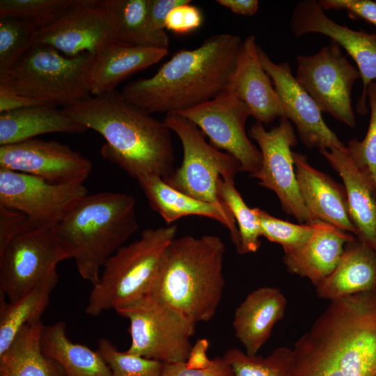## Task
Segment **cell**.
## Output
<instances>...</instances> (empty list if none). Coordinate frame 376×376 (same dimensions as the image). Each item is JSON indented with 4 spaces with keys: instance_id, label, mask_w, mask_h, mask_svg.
Here are the masks:
<instances>
[{
    "instance_id": "6da1fadb",
    "label": "cell",
    "mask_w": 376,
    "mask_h": 376,
    "mask_svg": "<svg viewBox=\"0 0 376 376\" xmlns=\"http://www.w3.org/2000/svg\"><path fill=\"white\" fill-rule=\"evenodd\" d=\"M292 352L291 376H376V290L330 301Z\"/></svg>"
},
{
    "instance_id": "7a4b0ae2",
    "label": "cell",
    "mask_w": 376,
    "mask_h": 376,
    "mask_svg": "<svg viewBox=\"0 0 376 376\" xmlns=\"http://www.w3.org/2000/svg\"><path fill=\"white\" fill-rule=\"evenodd\" d=\"M62 111L99 133L106 141L102 156L136 180L150 175L165 179L173 172L171 130L125 100L120 92L92 95Z\"/></svg>"
},
{
    "instance_id": "3957f363",
    "label": "cell",
    "mask_w": 376,
    "mask_h": 376,
    "mask_svg": "<svg viewBox=\"0 0 376 376\" xmlns=\"http://www.w3.org/2000/svg\"><path fill=\"white\" fill-rule=\"evenodd\" d=\"M243 41L218 33L194 49L176 52L152 77L128 82L123 98L148 113H180L217 97L227 89Z\"/></svg>"
},
{
    "instance_id": "277c9868",
    "label": "cell",
    "mask_w": 376,
    "mask_h": 376,
    "mask_svg": "<svg viewBox=\"0 0 376 376\" xmlns=\"http://www.w3.org/2000/svg\"><path fill=\"white\" fill-rule=\"evenodd\" d=\"M224 242L205 235L175 237L168 246L149 294L195 324L212 320L221 301Z\"/></svg>"
},
{
    "instance_id": "5b68a950",
    "label": "cell",
    "mask_w": 376,
    "mask_h": 376,
    "mask_svg": "<svg viewBox=\"0 0 376 376\" xmlns=\"http://www.w3.org/2000/svg\"><path fill=\"white\" fill-rule=\"evenodd\" d=\"M135 205L124 193L87 194L51 230L82 279L97 283L107 260L139 229Z\"/></svg>"
},
{
    "instance_id": "8992f818",
    "label": "cell",
    "mask_w": 376,
    "mask_h": 376,
    "mask_svg": "<svg viewBox=\"0 0 376 376\" xmlns=\"http://www.w3.org/2000/svg\"><path fill=\"white\" fill-rule=\"evenodd\" d=\"M177 231L175 224L147 228L138 240L119 248L107 260L98 281L93 285L86 313L97 316L149 294Z\"/></svg>"
},
{
    "instance_id": "52a82bcc",
    "label": "cell",
    "mask_w": 376,
    "mask_h": 376,
    "mask_svg": "<svg viewBox=\"0 0 376 376\" xmlns=\"http://www.w3.org/2000/svg\"><path fill=\"white\" fill-rule=\"evenodd\" d=\"M93 54L63 56L53 47L33 45L9 71L0 75V86L48 104L63 108L91 96L88 75Z\"/></svg>"
},
{
    "instance_id": "ba28073f",
    "label": "cell",
    "mask_w": 376,
    "mask_h": 376,
    "mask_svg": "<svg viewBox=\"0 0 376 376\" xmlns=\"http://www.w3.org/2000/svg\"><path fill=\"white\" fill-rule=\"evenodd\" d=\"M162 120L178 136L183 150L181 165L163 180L175 189L212 204L234 219L219 198L217 186L221 178H235L240 171L237 160L207 143L198 127L180 113H166Z\"/></svg>"
},
{
    "instance_id": "9c48e42d",
    "label": "cell",
    "mask_w": 376,
    "mask_h": 376,
    "mask_svg": "<svg viewBox=\"0 0 376 376\" xmlns=\"http://www.w3.org/2000/svg\"><path fill=\"white\" fill-rule=\"evenodd\" d=\"M115 311L130 322L128 353L165 363L187 361L196 324L182 313L150 294Z\"/></svg>"
},
{
    "instance_id": "30bf717a",
    "label": "cell",
    "mask_w": 376,
    "mask_h": 376,
    "mask_svg": "<svg viewBox=\"0 0 376 376\" xmlns=\"http://www.w3.org/2000/svg\"><path fill=\"white\" fill-rule=\"evenodd\" d=\"M295 78L321 111L327 112L350 127L356 126L352 91L361 78L359 72L331 40L312 55H298Z\"/></svg>"
},
{
    "instance_id": "8fae6325",
    "label": "cell",
    "mask_w": 376,
    "mask_h": 376,
    "mask_svg": "<svg viewBox=\"0 0 376 376\" xmlns=\"http://www.w3.org/2000/svg\"><path fill=\"white\" fill-rule=\"evenodd\" d=\"M262 155L259 171L252 177L277 196L282 209L300 224H313L316 219L306 207L297 184L292 147L297 143L292 123L280 118L277 126L267 130L256 122L249 130Z\"/></svg>"
},
{
    "instance_id": "7c38bea8",
    "label": "cell",
    "mask_w": 376,
    "mask_h": 376,
    "mask_svg": "<svg viewBox=\"0 0 376 376\" xmlns=\"http://www.w3.org/2000/svg\"><path fill=\"white\" fill-rule=\"evenodd\" d=\"M87 194L84 184H54L0 169V207L22 212L33 229L52 230Z\"/></svg>"
},
{
    "instance_id": "4fadbf2b",
    "label": "cell",
    "mask_w": 376,
    "mask_h": 376,
    "mask_svg": "<svg viewBox=\"0 0 376 376\" xmlns=\"http://www.w3.org/2000/svg\"><path fill=\"white\" fill-rule=\"evenodd\" d=\"M178 113L194 123L214 147L235 157L240 171L252 177L259 171L261 152L250 141L245 130L251 113L247 106L235 95L225 91L210 101Z\"/></svg>"
},
{
    "instance_id": "5bb4252c",
    "label": "cell",
    "mask_w": 376,
    "mask_h": 376,
    "mask_svg": "<svg viewBox=\"0 0 376 376\" xmlns=\"http://www.w3.org/2000/svg\"><path fill=\"white\" fill-rule=\"evenodd\" d=\"M68 258L51 230L24 232L0 251V292L17 300Z\"/></svg>"
},
{
    "instance_id": "9a60e30c",
    "label": "cell",
    "mask_w": 376,
    "mask_h": 376,
    "mask_svg": "<svg viewBox=\"0 0 376 376\" xmlns=\"http://www.w3.org/2000/svg\"><path fill=\"white\" fill-rule=\"evenodd\" d=\"M0 169L32 175L54 184H84L93 164L66 144L33 138L1 146Z\"/></svg>"
},
{
    "instance_id": "2e32d148",
    "label": "cell",
    "mask_w": 376,
    "mask_h": 376,
    "mask_svg": "<svg viewBox=\"0 0 376 376\" xmlns=\"http://www.w3.org/2000/svg\"><path fill=\"white\" fill-rule=\"evenodd\" d=\"M116 32L113 16L100 0H80L54 24L36 30L32 46H49L70 57L85 52L94 55L102 45L116 39Z\"/></svg>"
},
{
    "instance_id": "e0dca14e",
    "label": "cell",
    "mask_w": 376,
    "mask_h": 376,
    "mask_svg": "<svg viewBox=\"0 0 376 376\" xmlns=\"http://www.w3.org/2000/svg\"><path fill=\"white\" fill-rule=\"evenodd\" d=\"M290 28L296 37L313 33L324 35L352 57L362 79L357 111L361 115H366L368 111L366 91L370 84L376 81V33L354 30L336 23L327 16L315 0H304L295 5Z\"/></svg>"
},
{
    "instance_id": "ac0fdd59",
    "label": "cell",
    "mask_w": 376,
    "mask_h": 376,
    "mask_svg": "<svg viewBox=\"0 0 376 376\" xmlns=\"http://www.w3.org/2000/svg\"><path fill=\"white\" fill-rule=\"evenodd\" d=\"M258 54L285 107L286 118L295 125L301 142L308 148H345L324 123L315 102L292 75L290 63H274L258 45Z\"/></svg>"
},
{
    "instance_id": "d6986e66",
    "label": "cell",
    "mask_w": 376,
    "mask_h": 376,
    "mask_svg": "<svg viewBox=\"0 0 376 376\" xmlns=\"http://www.w3.org/2000/svg\"><path fill=\"white\" fill-rule=\"evenodd\" d=\"M226 91L244 102L256 122L268 124L286 117L285 107L261 65L253 35L243 40Z\"/></svg>"
},
{
    "instance_id": "ffe728a7",
    "label": "cell",
    "mask_w": 376,
    "mask_h": 376,
    "mask_svg": "<svg viewBox=\"0 0 376 376\" xmlns=\"http://www.w3.org/2000/svg\"><path fill=\"white\" fill-rule=\"evenodd\" d=\"M292 155L299 190L308 212L316 219L356 236L344 186L313 167L306 155L294 151Z\"/></svg>"
},
{
    "instance_id": "44dd1931",
    "label": "cell",
    "mask_w": 376,
    "mask_h": 376,
    "mask_svg": "<svg viewBox=\"0 0 376 376\" xmlns=\"http://www.w3.org/2000/svg\"><path fill=\"white\" fill-rule=\"evenodd\" d=\"M340 176L356 237L376 251V194L368 175L354 162L347 148L319 150Z\"/></svg>"
},
{
    "instance_id": "7402d4cb",
    "label": "cell",
    "mask_w": 376,
    "mask_h": 376,
    "mask_svg": "<svg viewBox=\"0 0 376 376\" xmlns=\"http://www.w3.org/2000/svg\"><path fill=\"white\" fill-rule=\"evenodd\" d=\"M168 49L134 46L116 39L102 45L93 55L88 82L93 96L116 90L132 74L159 62Z\"/></svg>"
},
{
    "instance_id": "603a6c76",
    "label": "cell",
    "mask_w": 376,
    "mask_h": 376,
    "mask_svg": "<svg viewBox=\"0 0 376 376\" xmlns=\"http://www.w3.org/2000/svg\"><path fill=\"white\" fill-rule=\"evenodd\" d=\"M287 299L277 288L260 287L251 292L236 308L235 335L249 355H256L269 340L274 325L284 315Z\"/></svg>"
},
{
    "instance_id": "cb8c5ba5",
    "label": "cell",
    "mask_w": 376,
    "mask_h": 376,
    "mask_svg": "<svg viewBox=\"0 0 376 376\" xmlns=\"http://www.w3.org/2000/svg\"><path fill=\"white\" fill-rule=\"evenodd\" d=\"M354 238L351 233L318 219L308 242L284 253L283 263L289 272L307 278L315 286L334 269L346 244Z\"/></svg>"
},
{
    "instance_id": "d4e9b609",
    "label": "cell",
    "mask_w": 376,
    "mask_h": 376,
    "mask_svg": "<svg viewBox=\"0 0 376 376\" xmlns=\"http://www.w3.org/2000/svg\"><path fill=\"white\" fill-rule=\"evenodd\" d=\"M318 297L332 301L376 290V251L355 237L334 269L315 285Z\"/></svg>"
},
{
    "instance_id": "484cf974",
    "label": "cell",
    "mask_w": 376,
    "mask_h": 376,
    "mask_svg": "<svg viewBox=\"0 0 376 376\" xmlns=\"http://www.w3.org/2000/svg\"><path fill=\"white\" fill-rule=\"evenodd\" d=\"M137 182L143 191L149 206L171 225L180 218L201 216L214 219L226 227L236 249L239 246V233L234 219L212 204L194 198L169 185L162 178L145 176Z\"/></svg>"
},
{
    "instance_id": "4316f807",
    "label": "cell",
    "mask_w": 376,
    "mask_h": 376,
    "mask_svg": "<svg viewBox=\"0 0 376 376\" xmlns=\"http://www.w3.org/2000/svg\"><path fill=\"white\" fill-rule=\"evenodd\" d=\"M88 129L57 107L44 104L0 113V146L54 132L82 134Z\"/></svg>"
},
{
    "instance_id": "83f0119b",
    "label": "cell",
    "mask_w": 376,
    "mask_h": 376,
    "mask_svg": "<svg viewBox=\"0 0 376 376\" xmlns=\"http://www.w3.org/2000/svg\"><path fill=\"white\" fill-rule=\"evenodd\" d=\"M40 342L43 352L60 365L66 376H111L97 350L70 340L64 322L43 324Z\"/></svg>"
},
{
    "instance_id": "f1b7e54d",
    "label": "cell",
    "mask_w": 376,
    "mask_h": 376,
    "mask_svg": "<svg viewBox=\"0 0 376 376\" xmlns=\"http://www.w3.org/2000/svg\"><path fill=\"white\" fill-rule=\"evenodd\" d=\"M42 321L24 326L0 354V376H66L60 365L42 351Z\"/></svg>"
},
{
    "instance_id": "f546056e",
    "label": "cell",
    "mask_w": 376,
    "mask_h": 376,
    "mask_svg": "<svg viewBox=\"0 0 376 376\" xmlns=\"http://www.w3.org/2000/svg\"><path fill=\"white\" fill-rule=\"evenodd\" d=\"M58 281L56 269L17 300L6 302L5 295L0 292V354L24 326L42 321L41 317Z\"/></svg>"
},
{
    "instance_id": "4dcf8cb0",
    "label": "cell",
    "mask_w": 376,
    "mask_h": 376,
    "mask_svg": "<svg viewBox=\"0 0 376 376\" xmlns=\"http://www.w3.org/2000/svg\"><path fill=\"white\" fill-rule=\"evenodd\" d=\"M109 9L116 22V39L134 46L169 49L165 31L152 26L148 13V0H100Z\"/></svg>"
},
{
    "instance_id": "1f68e13d",
    "label": "cell",
    "mask_w": 376,
    "mask_h": 376,
    "mask_svg": "<svg viewBox=\"0 0 376 376\" xmlns=\"http://www.w3.org/2000/svg\"><path fill=\"white\" fill-rule=\"evenodd\" d=\"M218 195L232 214L239 233V254L256 252L260 246V228L256 208H250L235 186L234 178H221Z\"/></svg>"
},
{
    "instance_id": "d6a6232c",
    "label": "cell",
    "mask_w": 376,
    "mask_h": 376,
    "mask_svg": "<svg viewBox=\"0 0 376 376\" xmlns=\"http://www.w3.org/2000/svg\"><path fill=\"white\" fill-rule=\"evenodd\" d=\"M223 358L235 376H291L292 349L280 347L267 357L249 355L237 348L228 350Z\"/></svg>"
},
{
    "instance_id": "836d02e7",
    "label": "cell",
    "mask_w": 376,
    "mask_h": 376,
    "mask_svg": "<svg viewBox=\"0 0 376 376\" xmlns=\"http://www.w3.org/2000/svg\"><path fill=\"white\" fill-rule=\"evenodd\" d=\"M80 0H1L0 18L13 17L40 29L54 24Z\"/></svg>"
},
{
    "instance_id": "e575fe53",
    "label": "cell",
    "mask_w": 376,
    "mask_h": 376,
    "mask_svg": "<svg viewBox=\"0 0 376 376\" xmlns=\"http://www.w3.org/2000/svg\"><path fill=\"white\" fill-rule=\"evenodd\" d=\"M36 30L22 19L0 18V75L12 69L31 49Z\"/></svg>"
},
{
    "instance_id": "d590c367",
    "label": "cell",
    "mask_w": 376,
    "mask_h": 376,
    "mask_svg": "<svg viewBox=\"0 0 376 376\" xmlns=\"http://www.w3.org/2000/svg\"><path fill=\"white\" fill-rule=\"evenodd\" d=\"M97 352L109 366L111 376H160L164 363L120 352L109 340L97 341Z\"/></svg>"
},
{
    "instance_id": "8d00e7d4",
    "label": "cell",
    "mask_w": 376,
    "mask_h": 376,
    "mask_svg": "<svg viewBox=\"0 0 376 376\" xmlns=\"http://www.w3.org/2000/svg\"><path fill=\"white\" fill-rule=\"evenodd\" d=\"M255 208L259 219L261 237L280 244L284 253L302 246L314 233L316 221L313 224H292L276 218L263 210Z\"/></svg>"
},
{
    "instance_id": "74e56055",
    "label": "cell",
    "mask_w": 376,
    "mask_h": 376,
    "mask_svg": "<svg viewBox=\"0 0 376 376\" xmlns=\"http://www.w3.org/2000/svg\"><path fill=\"white\" fill-rule=\"evenodd\" d=\"M370 115L365 137L359 141L352 139L346 146L354 162L368 175L376 194V81L369 84L366 91Z\"/></svg>"
},
{
    "instance_id": "f35d334b",
    "label": "cell",
    "mask_w": 376,
    "mask_h": 376,
    "mask_svg": "<svg viewBox=\"0 0 376 376\" xmlns=\"http://www.w3.org/2000/svg\"><path fill=\"white\" fill-rule=\"evenodd\" d=\"M189 2L173 8L165 19V29L175 34L185 35L198 29L203 22L201 10Z\"/></svg>"
},
{
    "instance_id": "ab89813d",
    "label": "cell",
    "mask_w": 376,
    "mask_h": 376,
    "mask_svg": "<svg viewBox=\"0 0 376 376\" xmlns=\"http://www.w3.org/2000/svg\"><path fill=\"white\" fill-rule=\"evenodd\" d=\"M160 376H235L229 363L222 357L212 359V364L205 369H191L185 362L164 363Z\"/></svg>"
},
{
    "instance_id": "60d3db41",
    "label": "cell",
    "mask_w": 376,
    "mask_h": 376,
    "mask_svg": "<svg viewBox=\"0 0 376 376\" xmlns=\"http://www.w3.org/2000/svg\"><path fill=\"white\" fill-rule=\"evenodd\" d=\"M324 10H345L350 17L361 19L376 26V1L373 0H319Z\"/></svg>"
},
{
    "instance_id": "b9f144b4",
    "label": "cell",
    "mask_w": 376,
    "mask_h": 376,
    "mask_svg": "<svg viewBox=\"0 0 376 376\" xmlns=\"http://www.w3.org/2000/svg\"><path fill=\"white\" fill-rule=\"evenodd\" d=\"M33 229L29 218L24 214L0 207V251L14 237Z\"/></svg>"
},
{
    "instance_id": "7bdbcfd3",
    "label": "cell",
    "mask_w": 376,
    "mask_h": 376,
    "mask_svg": "<svg viewBox=\"0 0 376 376\" xmlns=\"http://www.w3.org/2000/svg\"><path fill=\"white\" fill-rule=\"evenodd\" d=\"M190 0H148V13L154 29L165 31V19L175 7L189 2Z\"/></svg>"
},
{
    "instance_id": "ee69618b",
    "label": "cell",
    "mask_w": 376,
    "mask_h": 376,
    "mask_svg": "<svg viewBox=\"0 0 376 376\" xmlns=\"http://www.w3.org/2000/svg\"><path fill=\"white\" fill-rule=\"evenodd\" d=\"M44 104H48L15 93L0 86V113Z\"/></svg>"
},
{
    "instance_id": "f6af8a7d",
    "label": "cell",
    "mask_w": 376,
    "mask_h": 376,
    "mask_svg": "<svg viewBox=\"0 0 376 376\" xmlns=\"http://www.w3.org/2000/svg\"><path fill=\"white\" fill-rule=\"evenodd\" d=\"M209 341L206 338L198 339L192 345L188 358L185 361L187 368L191 369H205L212 363V359L207 357V351Z\"/></svg>"
},
{
    "instance_id": "bcb514c9",
    "label": "cell",
    "mask_w": 376,
    "mask_h": 376,
    "mask_svg": "<svg viewBox=\"0 0 376 376\" xmlns=\"http://www.w3.org/2000/svg\"><path fill=\"white\" fill-rule=\"evenodd\" d=\"M217 3L235 14L252 16L258 9L257 0H217Z\"/></svg>"
}]
</instances>
